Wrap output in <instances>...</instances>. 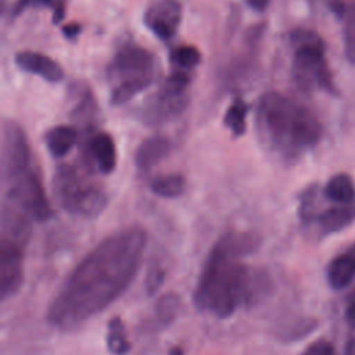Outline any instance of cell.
I'll return each instance as SVG.
<instances>
[{
    "label": "cell",
    "instance_id": "obj_24",
    "mask_svg": "<svg viewBox=\"0 0 355 355\" xmlns=\"http://www.w3.org/2000/svg\"><path fill=\"white\" fill-rule=\"evenodd\" d=\"M171 60L173 64H176L180 68H194L196 65L200 64L201 60V53L197 47L190 46V44H183L176 47L172 53H171Z\"/></svg>",
    "mask_w": 355,
    "mask_h": 355
},
{
    "label": "cell",
    "instance_id": "obj_10",
    "mask_svg": "<svg viewBox=\"0 0 355 355\" xmlns=\"http://www.w3.org/2000/svg\"><path fill=\"white\" fill-rule=\"evenodd\" d=\"M182 7L178 0H157L144 14V22L162 40L171 39L180 24Z\"/></svg>",
    "mask_w": 355,
    "mask_h": 355
},
{
    "label": "cell",
    "instance_id": "obj_6",
    "mask_svg": "<svg viewBox=\"0 0 355 355\" xmlns=\"http://www.w3.org/2000/svg\"><path fill=\"white\" fill-rule=\"evenodd\" d=\"M32 166V153L25 130L14 121L6 119L1 129V173L7 183Z\"/></svg>",
    "mask_w": 355,
    "mask_h": 355
},
{
    "label": "cell",
    "instance_id": "obj_19",
    "mask_svg": "<svg viewBox=\"0 0 355 355\" xmlns=\"http://www.w3.org/2000/svg\"><path fill=\"white\" fill-rule=\"evenodd\" d=\"M324 194L329 200L338 204H349L355 197V187L351 178L345 173H338L330 178L326 184Z\"/></svg>",
    "mask_w": 355,
    "mask_h": 355
},
{
    "label": "cell",
    "instance_id": "obj_5",
    "mask_svg": "<svg viewBox=\"0 0 355 355\" xmlns=\"http://www.w3.org/2000/svg\"><path fill=\"white\" fill-rule=\"evenodd\" d=\"M4 200L22 208L33 220L44 222L53 215L42 179L35 168L7 182Z\"/></svg>",
    "mask_w": 355,
    "mask_h": 355
},
{
    "label": "cell",
    "instance_id": "obj_14",
    "mask_svg": "<svg viewBox=\"0 0 355 355\" xmlns=\"http://www.w3.org/2000/svg\"><path fill=\"white\" fill-rule=\"evenodd\" d=\"M90 154L94 158L100 172L111 173L116 166V147L114 139L107 132L94 135L89 143Z\"/></svg>",
    "mask_w": 355,
    "mask_h": 355
},
{
    "label": "cell",
    "instance_id": "obj_13",
    "mask_svg": "<svg viewBox=\"0 0 355 355\" xmlns=\"http://www.w3.org/2000/svg\"><path fill=\"white\" fill-rule=\"evenodd\" d=\"M172 150L171 140L164 135H154L141 141L135 153V165L140 171H148L158 165Z\"/></svg>",
    "mask_w": 355,
    "mask_h": 355
},
{
    "label": "cell",
    "instance_id": "obj_29",
    "mask_svg": "<svg viewBox=\"0 0 355 355\" xmlns=\"http://www.w3.org/2000/svg\"><path fill=\"white\" fill-rule=\"evenodd\" d=\"M302 355H337V352L330 341L316 340L305 348Z\"/></svg>",
    "mask_w": 355,
    "mask_h": 355
},
{
    "label": "cell",
    "instance_id": "obj_33",
    "mask_svg": "<svg viewBox=\"0 0 355 355\" xmlns=\"http://www.w3.org/2000/svg\"><path fill=\"white\" fill-rule=\"evenodd\" d=\"M183 354H184V351L180 345H175V347L169 348V351H168V355H183Z\"/></svg>",
    "mask_w": 355,
    "mask_h": 355
},
{
    "label": "cell",
    "instance_id": "obj_32",
    "mask_svg": "<svg viewBox=\"0 0 355 355\" xmlns=\"http://www.w3.org/2000/svg\"><path fill=\"white\" fill-rule=\"evenodd\" d=\"M270 0H245V3L255 11H263Z\"/></svg>",
    "mask_w": 355,
    "mask_h": 355
},
{
    "label": "cell",
    "instance_id": "obj_17",
    "mask_svg": "<svg viewBox=\"0 0 355 355\" xmlns=\"http://www.w3.org/2000/svg\"><path fill=\"white\" fill-rule=\"evenodd\" d=\"M107 349L112 355H128L132 349V343L128 336L125 322L121 316H112L107 323L105 334Z\"/></svg>",
    "mask_w": 355,
    "mask_h": 355
},
{
    "label": "cell",
    "instance_id": "obj_23",
    "mask_svg": "<svg viewBox=\"0 0 355 355\" xmlns=\"http://www.w3.org/2000/svg\"><path fill=\"white\" fill-rule=\"evenodd\" d=\"M151 85V80H128L114 86L111 92V103L114 105H121L132 100L137 93L143 92Z\"/></svg>",
    "mask_w": 355,
    "mask_h": 355
},
{
    "label": "cell",
    "instance_id": "obj_1",
    "mask_svg": "<svg viewBox=\"0 0 355 355\" xmlns=\"http://www.w3.org/2000/svg\"><path fill=\"white\" fill-rule=\"evenodd\" d=\"M147 233L133 225L103 239L69 272L47 308V322L72 331L114 304L140 270Z\"/></svg>",
    "mask_w": 355,
    "mask_h": 355
},
{
    "label": "cell",
    "instance_id": "obj_20",
    "mask_svg": "<svg viewBox=\"0 0 355 355\" xmlns=\"http://www.w3.org/2000/svg\"><path fill=\"white\" fill-rule=\"evenodd\" d=\"M155 316L162 324H171L182 309V300L176 293H165L155 302Z\"/></svg>",
    "mask_w": 355,
    "mask_h": 355
},
{
    "label": "cell",
    "instance_id": "obj_11",
    "mask_svg": "<svg viewBox=\"0 0 355 355\" xmlns=\"http://www.w3.org/2000/svg\"><path fill=\"white\" fill-rule=\"evenodd\" d=\"M186 104L187 98L184 96H175L159 90L144 103L140 116L150 125L164 123L179 116L186 108Z\"/></svg>",
    "mask_w": 355,
    "mask_h": 355
},
{
    "label": "cell",
    "instance_id": "obj_25",
    "mask_svg": "<svg viewBox=\"0 0 355 355\" xmlns=\"http://www.w3.org/2000/svg\"><path fill=\"white\" fill-rule=\"evenodd\" d=\"M165 276H166V272L162 265H159L155 261H153L148 265L146 277H144V288L148 295H154L161 288V286L165 282Z\"/></svg>",
    "mask_w": 355,
    "mask_h": 355
},
{
    "label": "cell",
    "instance_id": "obj_30",
    "mask_svg": "<svg viewBox=\"0 0 355 355\" xmlns=\"http://www.w3.org/2000/svg\"><path fill=\"white\" fill-rule=\"evenodd\" d=\"M80 32V26L75 22H71V24H67L64 25L62 28V33L68 37V39H73L75 36H78V33Z\"/></svg>",
    "mask_w": 355,
    "mask_h": 355
},
{
    "label": "cell",
    "instance_id": "obj_12",
    "mask_svg": "<svg viewBox=\"0 0 355 355\" xmlns=\"http://www.w3.org/2000/svg\"><path fill=\"white\" fill-rule=\"evenodd\" d=\"M15 64L29 73L37 75L49 82H60L64 78L61 65L51 57L36 51H21L15 55Z\"/></svg>",
    "mask_w": 355,
    "mask_h": 355
},
{
    "label": "cell",
    "instance_id": "obj_21",
    "mask_svg": "<svg viewBox=\"0 0 355 355\" xmlns=\"http://www.w3.org/2000/svg\"><path fill=\"white\" fill-rule=\"evenodd\" d=\"M355 218V209L349 207H336L324 211L319 216V223L324 232H336L343 229Z\"/></svg>",
    "mask_w": 355,
    "mask_h": 355
},
{
    "label": "cell",
    "instance_id": "obj_18",
    "mask_svg": "<svg viewBox=\"0 0 355 355\" xmlns=\"http://www.w3.org/2000/svg\"><path fill=\"white\" fill-rule=\"evenodd\" d=\"M150 190L162 198L180 197L186 190V179L180 173H169L153 178L148 183Z\"/></svg>",
    "mask_w": 355,
    "mask_h": 355
},
{
    "label": "cell",
    "instance_id": "obj_3",
    "mask_svg": "<svg viewBox=\"0 0 355 355\" xmlns=\"http://www.w3.org/2000/svg\"><path fill=\"white\" fill-rule=\"evenodd\" d=\"M258 128L266 143L284 155L312 147L322 135L319 119L306 107L276 92L262 96Z\"/></svg>",
    "mask_w": 355,
    "mask_h": 355
},
{
    "label": "cell",
    "instance_id": "obj_28",
    "mask_svg": "<svg viewBox=\"0 0 355 355\" xmlns=\"http://www.w3.org/2000/svg\"><path fill=\"white\" fill-rule=\"evenodd\" d=\"M189 83H190L189 75L182 71H176L165 79V83L161 90H164L169 94H175V96H184V92H186Z\"/></svg>",
    "mask_w": 355,
    "mask_h": 355
},
{
    "label": "cell",
    "instance_id": "obj_16",
    "mask_svg": "<svg viewBox=\"0 0 355 355\" xmlns=\"http://www.w3.org/2000/svg\"><path fill=\"white\" fill-rule=\"evenodd\" d=\"M355 277V255L343 254L336 257L327 266V280L329 284L341 290L347 287Z\"/></svg>",
    "mask_w": 355,
    "mask_h": 355
},
{
    "label": "cell",
    "instance_id": "obj_27",
    "mask_svg": "<svg viewBox=\"0 0 355 355\" xmlns=\"http://www.w3.org/2000/svg\"><path fill=\"white\" fill-rule=\"evenodd\" d=\"M96 111H97V107H96V101H94L93 96L90 93H86L83 96V98L73 108V111H72L73 116L72 118L79 123L89 122V121L93 119Z\"/></svg>",
    "mask_w": 355,
    "mask_h": 355
},
{
    "label": "cell",
    "instance_id": "obj_7",
    "mask_svg": "<svg viewBox=\"0 0 355 355\" xmlns=\"http://www.w3.org/2000/svg\"><path fill=\"white\" fill-rule=\"evenodd\" d=\"M293 42L297 46L294 65L298 80L304 85L316 80L318 83L327 86V71L323 64V42L315 33L308 31H297L293 35Z\"/></svg>",
    "mask_w": 355,
    "mask_h": 355
},
{
    "label": "cell",
    "instance_id": "obj_15",
    "mask_svg": "<svg viewBox=\"0 0 355 355\" xmlns=\"http://www.w3.org/2000/svg\"><path fill=\"white\" fill-rule=\"evenodd\" d=\"M78 141V132L69 125H57L46 132L44 143L54 158L67 155Z\"/></svg>",
    "mask_w": 355,
    "mask_h": 355
},
{
    "label": "cell",
    "instance_id": "obj_4",
    "mask_svg": "<svg viewBox=\"0 0 355 355\" xmlns=\"http://www.w3.org/2000/svg\"><path fill=\"white\" fill-rule=\"evenodd\" d=\"M53 194L62 209L85 218L100 215L108 204L105 190L87 182L69 164L57 166L53 176Z\"/></svg>",
    "mask_w": 355,
    "mask_h": 355
},
{
    "label": "cell",
    "instance_id": "obj_8",
    "mask_svg": "<svg viewBox=\"0 0 355 355\" xmlns=\"http://www.w3.org/2000/svg\"><path fill=\"white\" fill-rule=\"evenodd\" d=\"M154 55L136 44H125L114 55L108 67L110 80L118 83L128 80H151L154 79Z\"/></svg>",
    "mask_w": 355,
    "mask_h": 355
},
{
    "label": "cell",
    "instance_id": "obj_26",
    "mask_svg": "<svg viewBox=\"0 0 355 355\" xmlns=\"http://www.w3.org/2000/svg\"><path fill=\"white\" fill-rule=\"evenodd\" d=\"M344 47L348 61L355 64V7H352L345 17Z\"/></svg>",
    "mask_w": 355,
    "mask_h": 355
},
{
    "label": "cell",
    "instance_id": "obj_9",
    "mask_svg": "<svg viewBox=\"0 0 355 355\" xmlns=\"http://www.w3.org/2000/svg\"><path fill=\"white\" fill-rule=\"evenodd\" d=\"M25 248L17 243L1 239L0 243V295L7 300L19 291L24 283Z\"/></svg>",
    "mask_w": 355,
    "mask_h": 355
},
{
    "label": "cell",
    "instance_id": "obj_2",
    "mask_svg": "<svg viewBox=\"0 0 355 355\" xmlns=\"http://www.w3.org/2000/svg\"><path fill=\"white\" fill-rule=\"evenodd\" d=\"M259 244L261 239L255 233L236 230L226 232L214 243L193 294L197 311L227 319L241 305L259 302L263 273L243 261L257 251Z\"/></svg>",
    "mask_w": 355,
    "mask_h": 355
},
{
    "label": "cell",
    "instance_id": "obj_22",
    "mask_svg": "<svg viewBox=\"0 0 355 355\" xmlns=\"http://www.w3.org/2000/svg\"><path fill=\"white\" fill-rule=\"evenodd\" d=\"M248 112V105L240 97L234 98L225 114V125L232 130L234 136H241L245 132V118Z\"/></svg>",
    "mask_w": 355,
    "mask_h": 355
},
{
    "label": "cell",
    "instance_id": "obj_31",
    "mask_svg": "<svg viewBox=\"0 0 355 355\" xmlns=\"http://www.w3.org/2000/svg\"><path fill=\"white\" fill-rule=\"evenodd\" d=\"M347 319L349 320L351 324L355 326V291L352 293V295L349 297V301H348V306H347Z\"/></svg>",
    "mask_w": 355,
    "mask_h": 355
}]
</instances>
